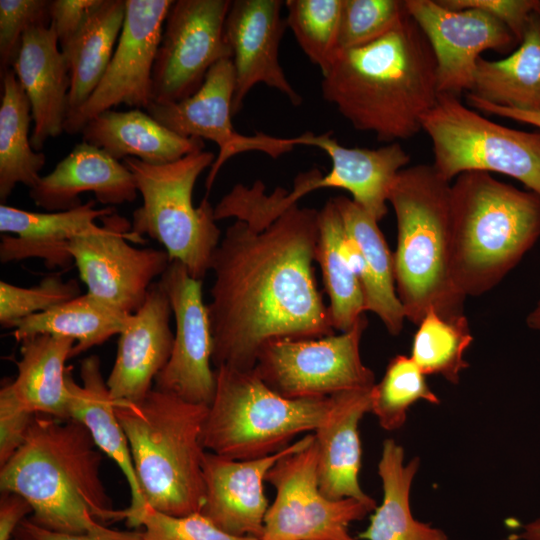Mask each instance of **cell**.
Segmentation results:
<instances>
[{
	"label": "cell",
	"instance_id": "cell-1",
	"mask_svg": "<svg viewBox=\"0 0 540 540\" xmlns=\"http://www.w3.org/2000/svg\"><path fill=\"white\" fill-rule=\"evenodd\" d=\"M318 217L294 204L262 228L241 220L227 227L210 264L215 368L252 370L268 341L334 334L313 267Z\"/></svg>",
	"mask_w": 540,
	"mask_h": 540
},
{
	"label": "cell",
	"instance_id": "cell-2",
	"mask_svg": "<svg viewBox=\"0 0 540 540\" xmlns=\"http://www.w3.org/2000/svg\"><path fill=\"white\" fill-rule=\"evenodd\" d=\"M436 68L426 36L407 13L380 39L338 51L322 75V95L355 129L393 143L422 130L439 96Z\"/></svg>",
	"mask_w": 540,
	"mask_h": 540
},
{
	"label": "cell",
	"instance_id": "cell-3",
	"mask_svg": "<svg viewBox=\"0 0 540 540\" xmlns=\"http://www.w3.org/2000/svg\"><path fill=\"white\" fill-rule=\"evenodd\" d=\"M102 452L78 421L35 414L26 438L0 467V489L23 496L31 521L64 533L101 534L125 520L100 476Z\"/></svg>",
	"mask_w": 540,
	"mask_h": 540
},
{
	"label": "cell",
	"instance_id": "cell-4",
	"mask_svg": "<svg viewBox=\"0 0 540 540\" xmlns=\"http://www.w3.org/2000/svg\"><path fill=\"white\" fill-rule=\"evenodd\" d=\"M540 238V195L491 173L451 184V276L465 298L495 288Z\"/></svg>",
	"mask_w": 540,
	"mask_h": 540
},
{
	"label": "cell",
	"instance_id": "cell-5",
	"mask_svg": "<svg viewBox=\"0 0 540 540\" xmlns=\"http://www.w3.org/2000/svg\"><path fill=\"white\" fill-rule=\"evenodd\" d=\"M397 224L393 253L397 296L406 320L418 325L433 308L444 318L464 314L451 276V182L432 164L402 169L388 195Z\"/></svg>",
	"mask_w": 540,
	"mask_h": 540
},
{
	"label": "cell",
	"instance_id": "cell-6",
	"mask_svg": "<svg viewBox=\"0 0 540 540\" xmlns=\"http://www.w3.org/2000/svg\"><path fill=\"white\" fill-rule=\"evenodd\" d=\"M208 407L154 387L141 402L116 406L147 507L172 516L201 511Z\"/></svg>",
	"mask_w": 540,
	"mask_h": 540
},
{
	"label": "cell",
	"instance_id": "cell-7",
	"mask_svg": "<svg viewBox=\"0 0 540 540\" xmlns=\"http://www.w3.org/2000/svg\"><path fill=\"white\" fill-rule=\"evenodd\" d=\"M216 390L202 443L206 451L235 460L275 454L298 435L315 431L335 396L291 399L269 388L252 370L215 368Z\"/></svg>",
	"mask_w": 540,
	"mask_h": 540
},
{
	"label": "cell",
	"instance_id": "cell-8",
	"mask_svg": "<svg viewBox=\"0 0 540 540\" xmlns=\"http://www.w3.org/2000/svg\"><path fill=\"white\" fill-rule=\"evenodd\" d=\"M215 159L214 153L201 150L161 165L123 160L143 200L133 212L132 232L159 242L170 261L180 262L199 280L210 270L222 237L207 196L196 207L192 194L198 177Z\"/></svg>",
	"mask_w": 540,
	"mask_h": 540
},
{
	"label": "cell",
	"instance_id": "cell-9",
	"mask_svg": "<svg viewBox=\"0 0 540 540\" xmlns=\"http://www.w3.org/2000/svg\"><path fill=\"white\" fill-rule=\"evenodd\" d=\"M422 130L432 142V165L445 180L467 171L495 172L540 195V131L495 123L447 94H439Z\"/></svg>",
	"mask_w": 540,
	"mask_h": 540
},
{
	"label": "cell",
	"instance_id": "cell-10",
	"mask_svg": "<svg viewBox=\"0 0 540 540\" xmlns=\"http://www.w3.org/2000/svg\"><path fill=\"white\" fill-rule=\"evenodd\" d=\"M367 326L363 315L340 334L268 341L258 353L254 371L269 388L291 399L370 389L375 385V375L360 354Z\"/></svg>",
	"mask_w": 540,
	"mask_h": 540
},
{
	"label": "cell",
	"instance_id": "cell-11",
	"mask_svg": "<svg viewBox=\"0 0 540 540\" xmlns=\"http://www.w3.org/2000/svg\"><path fill=\"white\" fill-rule=\"evenodd\" d=\"M266 482L276 493L259 540H355L349 526L377 507L372 497L332 500L321 493L315 442L278 460Z\"/></svg>",
	"mask_w": 540,
	"mask_h": 540
},
{
	"label": "cell",
	"instance_id": "cell-12",
	"mask_svg": "<svg viewBox=\"0 0 540 540\" xmlns=\"http://www.w3.org/2000/svg\"><path fill=\"white\" fill-rule=\"evenodd\" d=\"M100 220L101 225L72 238L68 251L87 293L133 314L171 261L165 250L130 245L146 240L134 234L131 222L115 211Z\"/></svg>",
	"mask_w": 540,
	"mask_h": 540
},
{
	"label": "cell",
	"instance_id": "cell-13",
	"mask_svg": "<svg viewBox=\"0 0 540 540\" xmlns=\"http://www.w3.org/2000/svg\"><path fill=\"white\" fill-rule=\"evenodd\" d=\"M230 6V0L173 1L153 67L152 102L191 96L217 62L232 58L225 35Z\"/></svg>",
	"mask_w": 540,
	"mask_h": 540
},
{
	"label": "cell",
	"instance_id": "cell-14",
	"mask_svg": "<svg viewBox=\"0 0 540 540\" xmlns=\"http://www.w3.org/2000/svg\"><path fill=\"white\" fill-rule=\"evenodd\" d=\"M126 14L107 70L88 100L65 122V132L81 133L98 114L120 104L145 110L152 102V73L173 0H125Z\"/></svg>",
	"mask_w": 540,
	"mask_h": 540
},
{
	"label": "cell",
	"instance_id": "cell-15",
	"mask_svg": "<svg viewBox=\"0 0 540 540\" xmlns=\"http://www.w3.org/2000/svg\"><path fill=\"white\" fill-rule=\"evenodd\" d=\"M234 91L232 59H223L208 71L202 85L191 96L173 103L151 102L145 109L156 121L179 136L210 140L218 145L219 153L206 178L207 194L221 167L233 156L259 151L277 158L295 147L293 138L264 133L248 136L236 132L231 121Z\"/></svg>",
	"mask_w": 540,
	"mask_h": 540
},
{
	"label": "cell",
	"instance_id": "cell-16",
	"mask_svg": "<svg viewBox=\"0 0 540 540\" xmlns=\"http://www.w3.org/2000/svg\"><path fill=\"white\" fill-rule=\"evenodd\" d=\"M175 321L170 358L155 379L154 388L195 404L210 406L216 376L212 369L213 337L202 280L178 261H171L160 277Z\"/></svg>",
	"mask_w": 540,
	"mask_h": 540
},
{
	"label": "cell",
	"instance_id": "cell-17",
	"mask_svg": "<svg viewBox=\"0 0 540 540\" xmlns=\"http://www.w3.org/2000/svg\"><path fill=\"white\" fill-rule=\"evenodd\" d=\"M408 14L426 36L436 59L439 94L472 90L480 54L511 51L518 43L508 27L478 9L451 10L438 0H405Z\"/></svg>",
	"mask_w": 540,
	"mask_h": 540
},
{
	"label": "cell",
	"instance_id": "cell-18",
	"mask_svg": "<svg viewBox=\"0 0 540 540\" xmlns=\"http://www.w3.org/2000/svg\"><path fill=\"white\" fill-rule=\"evenodd\" d=\"M284 4L280 0L231 1L225 35L235 73L233 116L242 109L250 90L260 83L278 90L294 106L303 101L279 62V46L287 28L281 16Z\"/></svg>",
	"mask_w": 540,
	"mask_h": 540
},
{
	"label": "cell",
	"instance_id": "cell-19",
	"mask_svg": "<svg viewBox=\"0 0 540 540\" xmlns=\"http://www.w3.org/2000/svg\"><path fill=\"white\" fill-rule=\"evenodd\" d=\"M313 442L314 434H307L275 454L249 460L229 459L206 451L205 500L200 513L226 533L259 540L270 505L264 492L269 470L283 456Z\"/></svg>",
	"mask_w": 540,
	"mask_h": 540
},
{
	"label": "cell",
	"instance_id": "cell-20",
	"mask_svg": "<svg viewBox=\"0 0 540 540\" xmlns=\"http://www.w3.org/2000/svg\"><path fill=\"white\" fill-rule=\"evenodd\" d=\"M171 315L168 295L157 281L119 334L115 361L106 380L116 406L141 402L153 389L172 352Z\"/></svg>",
	"mask_w": 540,
	"mask_h": 540
},
{
	"label": "cell",
	"instance_id": "cell-21",
	"mask_svg": "<svg viewBox=\"0 0 540 540\" xmlns=\"http://www.w3.org/2000/svg\"><path fill=\"white\" fill-rule=\"evenodd\" d=\"M12 69L31 105V146L39 152L49 138L65 131L69 112L70 71L52 24L24 33Z\"/></svg>",
	"mask_w": 540,
	"mask_h": 540
},
{
	"label": "cell",
	"instance_id": "cell-22",
	"mask_svg": "<svg viewBox=\"0 0 540 540\" xmlns=\"http://www.w3.org/2000/svg\"><path fill=\"white\" fill-rule=\"evenodd\" d=\"M92 192L106 207L130 203L137 197L134 175L104 150L78 143L55 168L29 189L36 206L47 212L67 211L82 205L80 194Z\"/></svg>",
	"mask_w": 540,
	"mask_h": 540
},
{
	"label": "cell",
	"instance_id": "cell-23",
	"mask_svg": "<svg viewBox=\"0 0 540 540\" xmlns=\"http://www.w3.org/2000/svg\"><path fill=\"white\" fill-rule=\"evenodd\" d=\"M95 200L67 211L32 212L0 205V261L40 258L49 268L73 263L68 251L72 238L93 230L97 219L113 213L114 207L96 208Z\"/></svg>",
	"mask_w": 540,
	"mask_h": 540
},
{
	"label": "cell",
	"instance_id": "cell-24",
	"mask_svg": "<svg viewBox=\"0 0 540 540\" xmlns=\"http://www.w3.org/2000/svg\"><path fill=\"white\" fill-rule=\"evenodd\" d=\"M80 378L82 384L76 383L67 369L69 418L80 422L97 448L118 465L131 495L130 505L125 509V521L129 527L137 529L141 527L147 506L141 494L126 434L116 415V402L111 397L97 355L81 361Z\"/></svg>",
	"mask_w": 540,
	"mask_h": 540
},
{
	"label": "cell",
	"instance_id": "cell-25",
	"mask_svg": "<svg viewBox=\"0 0 540 540\" xmlns=\"http://www.w3.org/2000/svg\"><path fill=\"white\" fill-rule=\"evenodd\" d=\"M372 388L335 394L330 413L315 430L318 485L329 499L371 498L359 483V424L364 414L370 412Z\"/></svg>",
	"mask_w": 540,
	"mask_h": 540
},
{
	"label": "cell",
	"instance_id": "cell-26",
	"mask_svg": "<svg viewBox=\"0 0 540 540\" xmlns=\"http://www.w3.org/2000/svg\"><path fill=\"white\" fill-rule=\"evenodd\" d=\"M81 134L83 141L116 160L131 157L154 165L174 162L205 147L202 139L179 136L138 108L104 111L89 120Z\"/></svg>",
	"mask_w": 540,
	"mask_h": 540
},
{
	"label": "cell",
	"instance_id": "cell-27",
	"mask_svg": "<svg viewBox=\"0 0 540 540\" xmlns=\"http://www.w3.org/2000/svg\"><path fill=\"white\" fill-rule=\"evenodd\" d=\"M295 146H312L323 150L342 174L343 188L352 200L378 222L387 214L388 195L398 173L410 162L409 154L399 142L377 149L345 147L332 132H312L293 137Z\"/></svg>",
	"mask_w": 540,
	"mask_h": 540
},
{
	"label": "cell",
	"instance_id": "cell-28",
	"mask_svg": "<svg viewBox=\"0 0 540 540\" xmlns=\"http://www.w3.org/2000/svg\"><path fill=\"white\" fill-rule=\"evenodd\" d=\"M333 201L361 257L365 311L376 314L391 335H399L406 317L396 292L393 253L378 221L351 198L338 196Z\"/></svg>",
	"mask_w": 540,
	"mask_h": 540
},
{
	"label": "cell",
	"instance_id": "cell-29",
	"mask_svg": "<svg viewBox=\"0 0 540 540\" xmlns=\"http://www.w3.org/2000/svg\"><path fill=\"white\" fill-rule=\"evenodd\" d=\"M20 343L17 376L11 381L16 396L34 414L68 419L65 363L71 358L75 341L42 334L25 338Z\"/></svg>",
	"mask_w": 540,
	"mask_h": 540
},
{
	"label": "cell",
	"instance_id": "cell-30",
	"mask_svg": "<svg viewBox=\"0 0 540 540\" xmlns=\"http://www.w3.org/2000/svg\"><path fill=\"white\" fill-rule=\"evenodd\" d=\"M404 449L393 439L382 445L378 475L383 498L377 505L366 530L359 534L363 540H449L447 534L429 523L415 519L410 507V491L420 460L404 463Z\"/></svg>",
	"mask_w": 540,
	"mask_h": 540
},
{
	"label": "cell",
	"instance_id": "cell-31",
	"mask_svg": "<svg viewBox=\"0 0 540 540\" xmlns=\"http://www.w3.org/2000/svg\"><path fill=\"white\" fill-rule=\"evenodd\" d=\"M519 44L503 59L480 57L469 93L497 106L540 112V13L532 14Z\"/></svg>",
	"mask_w": 540,
	"mask_h": 540
},
{
	"label": "cell",
	"instance_id": "cell-32",
	"mask_svg": "<svg viewBox=\"0 0 540 540\" xmlns=\"http://www.w3.org/2000/svg\"><path fill=\"white\" fill-rule=\"evenodd\" d=\"M315 261L320 266L329 298L334 330H350L364 315L365 302L358 275L346 247V232L339 210L329 199L319 210Z\"/></svg>",
	"mask_w": 540,
	"mask_h": 540
},
{
	"label": "cell",
	"instance_id": "cell-33",
	"mask_svg": "<svg viewBox=\"0 0 540 540\" xmlns=\"http://www.w3.org/2000/svg\"><path fill=\"white\" fill-rule=\"evenodd\" d=\"M125 0H103L65 47L71 86L69 112L77 111L102 80L116 48L125 20Z\"/></svg>",
	"mask_w": 540,
	"mask_h": 540
},
{
	"label": "cell",
	"instance_id": "cell-34",
	"mask_svg": "<svg viewBox=\"0 0 540 540\" xmlns=\"http://www.w3.org/2000/svg\"><path fill=\"white\" fill-rule=\"evenodd\" d=\"M129 315L85 293L23 319L14 329L13 336L18 342L42 334L71 338L75 341L72 358L119 335Z\"/></svg>",
	"mask_w": 540,
	"mask_h": 540
},
{
	"label": "cell",
	"instance_id": "cell-35",
	"mask_svg": "<svg viewBox=\"0 0 540 540\" xmlns=\"http://www.w3.org/2000/svg\"><path fill=\"white\" fill-rule=\"evenodd\" d=\"M0 201L5 204L18 183L32 188L40 179L46 156L31 146V105L13 69L1 76Z\"/></svg>",
	"mask_w": 540,
	"mask_h": 540
},
{
	"label": "cell",
	"instance_id": "cell-36",
	"mask_svg": "<svg viewBox=\"0 0 540 540\" xmlns=\"http://www.w3.org/2000/svg\"><path fill=\"white\" fill-rule=\"evenodd\" d=\"M417 327L410 357L424 375L458 384L460 373L469 367L464 355L473 341L466 316L444 318L430 308Z\"/></svg>",
	"mask_w": 540,
	"mask_h": 540
},
{
	"label": "cell",
	"instance_id": "cell-37",
	"mask_svg": "<svg viewBox=\"0 0 540 540\" xmlns=\"http://www.w3.org/2000/svg\"><path fill=\"white\" fill-rule=\"evenodd\" d=\"M419 400L440 403L413 359L396 355L389 361L381 381L371 390L370 412L384 430L395 431L405 424L409 408Z\"/></svg>",
	"mask_w": 540,
	"mask_h": 540
},
{
	"label": "cell",
	"instance_id": "cell-38",
	"mask_svg": "<svg viewBox=\"0 0 540 540\" xmlns=\"http://www.w3.org/2000/svg\"><path fill=\"white\" fill-rule=\"evenodd\" d=\"M286 23L299 46L325 74L338 53L342 0H287Z\"/></svg>",
	"mask_w": 540,
	"mask_h": 540
},
{
	"label": "cell",
	"instance_id": "cell-39",
	"mask_svg": "<svg viewBox=\"0 0 540 540\" xmlns=\"http://www.w3.org/2000/svg\"><path fill=\"white\" fill-rule=\"evenodd\" d=\"M407 13L404 1L342 0L338 51L359 48L380 39Z\"/></svg>",
	"mask_w": 540,
	"mask_h": 540
},
{
	"label": "cell",
	"instance_id": "cell-40",
	"mask_svg": "<svg viewBox=\"0 0 540 540\" xmlns=\"http://www.w3.org/2000/svg\"><path fill=\"white\" fill-rule=\"evenodd\" d=\"M81 295L75 279L64 281L59 273L45 276L37 285L21 287L0 281V324L16 328L23 319L46 312Z\"/></svg>",
	"mask_w": 540,
	"mask_h": 540
},
{
	"label": "cell",
	"instance_id": "cell-41",
	"mask_svg": "<svg viewBox=\"0 0 540 540\" xmlns=\"http://www.w3.org/2000/svg\"><path fill=\"white\" fill-rule=\"evenodd\" d=\"M50 1L0 0V74L12 69L24 33L31 27L50 26Z\"/></svg>",
	"mask_w": 540,
	"mask_h": 540
},
{
	"label": "cell",
	"instance_id": "cell-42",
	"mask_svg": "<svg viewBox=\"0 0 540 540\" xmlns=\"http://www.w3.org/2000/svg\"><path fill=\"white\" fill-rule=\"evenodd\" d=\"M141 528L144 540H258L226 533L200 512L172 516L147 507Z\"/></svg>",
	"mask_w": 540,
	"mask_h": 540
},
{
	"label": "cell",
	"instance_id": "cell-43",
	"mask_svg": "<svg viewBox=\"0 0 540 540\" xmlns=\"http://www.w3.org/2000/svg\"><path fill=\"white\" fill-rule=\"evenodd\" d=\"M35 414L16 396L11 381L0 390V467L24 443Z\"/></svg>",
	"mask_w": 540,
	"mask_h": 540
},
{
	"label": "cell",
	"instance_id": "cell-44",
	"mask_svg": "<svg viewBox=\"0 0 540 540\" xmlns=\"http://www.w3.org/2000/svg\"><path fill=\"white\" fill-rule=\"evenodd\" d=\"M451 10L478 9L489 13L504 23L521 42L529 20L534 13H540L538 0H438Z\"/></svg>",
	"mask_w": 540,
	"mask_h": 540
},
{
	"label": "cell",
	"instance_id": "cell-45",
	"mask_svg": "<svg viewBox=\"0 0 540 540\" xmlns=\"http://www.w3.org/2000/svg\"><path fill=\"white\" fill-rule=\"evenodd\" d=\"M103 0L50 1V18L60 49L68 45L80 32L93 11Z\"/></svg>",
	"mask_w": 540,
	"mask_h": 540
},
{
	"label": "cell",
	"instance_id": "cell-46",
	"mask_svg": "<svg viewBox=\"0 0 540 540\" xmlns=\"http://www.w3.org/2000/svg\"><path fill=\"white\" fill-rule=\"evenodd\" d=\"M18 530L33 540H144L142 530L117 531L109 529L101 534H72L41 527L30 519L23 520Z\"/></svg>",
	"mask_w": 540,
	"mask_h": 540
},
{
	"label": "cell",
	"instance_id": "cell-47",
	"mask_svg": "<svg viewBox=\"0 0 540 540\" xmlns=\"http://www.w3.org/2000/svg\"><path fill=\"white\" fill-rule=\"evenodd\" d=\"M29 513H33L32 506L23 496L11 491H1L0 540H12Z\"/></svg>",
	"mask_w": 540,
	"mask_h": 540
},
{
	"label": "cell",
	"instance_id": "cell-48",
	"mask_svg": "<svg viewBox=\"0 0 540 540\" xmlns=\"http://www.w3.org/2000/svg\"><path fill=\"white\" fill-rule=\"evenodd\" d=\"M467 100L470 106L479 111L533 125L540 129V112H529L497 106L483 101L470 93L467 94Z\"/></svg>",
	"mask_w": 540,
	"mask_h": 540
},
{
	"label": "cell",
	"instance_id": "cell-49",
	"mask_svg": "<svg viewBox=\"0 0 540 540\" xmlns=\"http://www.w3.org/2000/svg\"><path fill=\"white\" fill-rule=\"evenodd\" d=\"M510 540H540V518L523 525L518 534L511 535Z\"/></svg>",
	"mask_w": 540,
	"mask_h": 540
},
{
	"label": "cell",
	"instance_id": "cell-50",
	"mask_svg": "<svg viewBox=\"0 0 540 540\" xmlns=\"http://www.w3.org/2000/svg\"><path fill=\"white\" fill-rule=\"evenodd\" d=\"M539 288H540V282H539ZM526 325L528 328L540 332V296L535 304V306L532 308V310L528 313L526 317Z\"/></svg>",
	"mask_w": 540,
	"mask_h": 540
},
{
	"label": "cell",
	"instance_id": "cell-51",
	"mask_svg": "<svg viewBox=\"0 0 540 540\" xmlns=\"http://www.w3.org/2000/svg\"><path fill=\"white\" fill-rule=\"evenodd\" d=\"M12 540H33L29 536L25 535L21 531L17 530V532L14 535V538Z\"/></svg>",
	"mask_w": 540,
	"mask_h": 540
}]
</instances>
